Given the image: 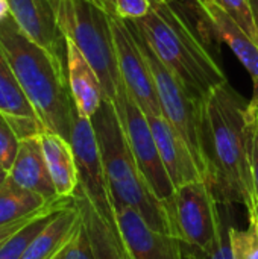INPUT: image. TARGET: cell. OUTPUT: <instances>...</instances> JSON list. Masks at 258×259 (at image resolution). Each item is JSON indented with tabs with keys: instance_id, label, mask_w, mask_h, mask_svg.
Wrapping results in <instances>:
<instances>
[{
	"instance_id": "obj_27",
	"label": "cell",
	"mask_w": 258,
	"mask_h": 259,
	"mask_svg": "<svg viewBox=\"0 0 258 259\" xmlns=\"http://www.w3.org/2000/svg\"><path fill=\"white\" fill-rule=\"evenodd\" d=\"M248 138H249V168L258 202V111L248 108Z\"/></svg>"
},
{
	"instance_id": "obj_31",
	"label": "cell",
	"mask_w": 258,
	"mask_h": 259,
	"mask_svg": "<svg viewBox=\"0 0 258 259\" xmlns=\"http://www.w3.org/2000/svg\"><path fill=\"white\" fill-rule=\"evenodd\" d=\"M108 12H111V14H114V3H113V0H97Z\"/></svg>"
},
{
	"instance_id": "obj_1",
	"label": "cell",
	"mask_w": 258,
	"mask_h": 259,
	"mask_svg": "<svg viewBox=\"0 0 258 259\" xmlns=\"http://www.w3.org/2000/svg\"><path fill=\"white\" fill-rule=\"evenodd\" d=\"M248 108L228 82L204 100L208 184L220 203L237 202L251 214L258 211V202L249 168Z\"/></svg>"
},
{
	"instance_id": "obj_12",
	"label": "cell",
	"mask_w": 258,
	"mask_h": 259,
	"mask_svg": "<svg viewBox=\"0 0 258 259\" xmlns=\"http://www.w3.org/2000/svg\"><path fill=\"white\" fill-rule=\"evenodd\" d=\"M23 33L43 49L65 58V38L58 23L56 0H8Z\"/></svg>"
},
{
	"instance_id": "obj_20",
	"label": "cell",
	"mask_w": 258,
	"mask_h": 259,
	"mask_svg": "<svg viewBox=\"0 0 258 259\" xmlns=\"http://www.w3.org/2000/svg\"><path fill=\"white\" fill-rule=\"evenodd\" d=\"M75 202L82 214V220L91 243L94 258L129 259L120 231L109 226L81 191H76Z\"/></svg>"
},
{
	"instance_id": "obj_10",
	"label": "cell",
	"mask_w": 258,
	"mask_h": 259,
	"mask_svg": "<svg viewBox=\"0 0 258 259\" xmlns=\"http://www.w3.org/2000/svg\"><path fill=\"white\" fill-rule=\"evenodd\" d=\"M109 15L119 71L126 91L146 115H161L149 62L137 42L129 23L119 18L116 14L109 12Z\"/></svg>"
},
{
	"instance_id": "obj_2",
	"label": "cell",
	"mask_w": 258,
	"mask_h": 259,
	"mask_svg": "<svg viewBox=\"0 0 258 259\" xmlns=\"http://www.w3.org/2000/svg\"><path fill=\"white\" fill-rule=\"evenodd\" d=\"M0 47L44 129L70 141L76 108L65 58L30 41L11 14L0 20Z\"/></svg>"
},
{
	"instance_id": "obj_35",
	"label": "cell",
	"mask_w": 258,
	"mask_h": 259,
	"mask_svg": "<svg viewBox=\"0 0 258 259\" xmlns=\"http://www.w3.org/2000/svg\"><path fill=\"white\" fill-rule=\"evenodd\" d=\"M2 173H8V171H6V170H5V168H3V167L0 165V175H2Z\"/></svg>"
},
{
	"instance_id": "obj_15",
	"label": "cell",
	"mask_w": 258,
	"mask_h": 259,
	"mask_svg": "<svg viewBox=\"0 0 258 259\" xmlns=\"http://www.w3.org/2000/svg\"><path fill=\"white\" fill-rule=\"evenodd\" d=\"M202 14L210 21L211 27L216 30L219 38L227 42L231 50L236 53L239 61L243 64V67L248 70L252 83V99L249 102L251 108L258 106V42H255L246 30L214 0L207 2V5L202 8Z\"/></svg>"
},
{
	"instance_id": "obj_4",
	"label": "cell",
	"mask_w": 258,
	"mask_h": 259,
	"mask_svg": "<svg viewBox=\"0 0 258 259\" xmlns=\"http://www.w3.org/2000/svg\"><path fill=\"white\" fill-rule=\"evenodd\" d=\"M91 123L114 205H126L137 211L154 231L178 237L169 208L152 191L135 161L114 102L103 99Z\"/></svg>"
},
{
	"instance_id": "obj_30",
	"label": "cell",
	"mask_w": 258,
	"mask_h": 259,
	"mask_svg": "<svg viewBox=\"0 0 258 259\" xmlns=\"http://www.w3.org/2000/svg\"><path fill=\"white\" fill-rule=\"evenodd\" d=\"M9 14H11V11H9L8 0H0V20L6 18Z\"/></svg>"
},
{
	"instance_id": "obj_18",
	"label": "cell",
	"mask_w": 258,
	"mask_h": 259,
	"mask_svg": "<svg viewBox=\"0 0 258 259\" xmlns=\"http://www.w3.org/2000/svg\"><path fill=\"white\" fill-rule=\"evenodd\" d=\"M40 138L56 194L61 197H75L79 181L70 141L49 131H44Z\"/></svg>"
},
{
	"instance_id": "obj_9",
	"label": "cell",
	"mask_w": 258,
	"mask_h": 259,
	"mask_svg": "<svg viewBox=\"0 0 258 259\" xmlns=\"http://www.w3.org/2000/svg\"><path fill=\"white\" fill-rule=\"evenodd\" d=\"M70 144L78 170V191L90 200L109 226L119 231L116 208L106 182L102 155L91 118L81 115L78 111H75L73 117Z\"/></svg>"
},
{
	"instance_id": "obj_3",
	"label": "cell",
	"mask_w": 258,
	"mask_h": 259,
	"mask_svg": "<svg viewBox=\"0 0 258 259\" xmlns=\"http://www.w3.org/2000/svg\"><path fill=\"white\" fill-rule=\"evenodd\" d=\"M151 12L131 24L179 83L204 102L216 87L228 82L222 68L172 2L151 0Z\"/></svg>"
},
{
	"instance_id": "obj_25",
	"label": "cell",
	"mask_w": 258,
	"mask_h": 259,
	"mask_svg": "<svg viewBox=\"0 0 258 259\" xmlns=\"http://www.w3.org/2000/svg\"><path fill=\"white\" fill-rule=\"evenodd\" d=\"M20 146V138L17 137L12 124L3 112H0V165L9 171Z\"/></svg>"
},
{
	"instance_id": "obj_14",
	"label": "cell",
	"mask_w": 258,
	"mask_h": 259,
	"mask_svg": "<svg viewBox=\"0 0 258 259\" xmlns=\"http://www.w3.org/2000/svg\"><path fill=\"white\" fill-rule=\"evenodd\" d=\"M0 112L6 115L20 140L38 137L46 129L21 90L14 70L0 47Z\"/></svg>"
},
{
	"instance_id": "obj_34",
	"label": "cell",
	"mask_w": 258,
	"mask_h": 259,
	"mask_svg": "<svg viewBox=\"0 0 258 259\" xmlns=\"http://www.w3.org/2000/svg\"><path fill=\"white\" fill-rule=\"evenodd\" d=\"M6 179H8V173H2V175H0V188L5 185Z\"/></svg>"
},
{
	"instance_id": "obj_16",
	"label": "cell",
	"mask_w": 258,
	"mask_h": 259,
	"mask_svg": "<svg viewBox=\"0 0 258 259\" xmlns=\"http://www.w3.org/2000/svg\"><path fill=\"white\" fill-rule=\"evenodd\" d=\"M40 137L20 140L15 161L8 171V179L20 188L40 194L46 200H53L61 196L56 194L52 182Z\"/></svg>"
},
{
	"instance_id": "obj_26",
	"label": "cell",
	"mask_w": 258,
	"mask_h": 259,
	"mask_svg": "<svg viewBox=\"0 0 258 259\" xmlns=\"http://www.w3.org/2000/svg\"><path fill=\"white\" fill-rule=\"evenodd\" d=\"M55 259H96L82 219H81L73 237L70 238V241L65 244V247L59 252V255Z\"/></svg>"
},
{
	"instance_id": "obj_24",
	"label": "cell",
	"mask_w": 258,
	"mask_h": 259,
	"mask_svg": "<svg viewBox=\"0 0 258 259\" xmlns=\"http://www.w3.org/2000/svg\"><path fill=\"white\" fill-rule=\"evenodd\" d=\"M214 2L220 5L246 30V33L255 42H258V26L249 0H214Z\"/></svg>"
},
{
	"instance_id": "obj_7",
	"label": "cell",
	"mask_w": 258,
	"mask_h": 259,
	"mask_svg": "<svg viewBox=\"0 0 258 259\" xmlns=\"http://www.w3.org/2000/svg\"><path fill=\"white\" fill-rule=\"evenodd\" d=\"M114 105L119 111L129 147L135 156V161H137L141 173L144 175L152 191L169 208V211L173 217L176 188L163 164L154 134H152L149 121L146 118V114L129 96L125 85H122V88L119 90ZM173 222H175V217H173Z\"/></svg>"
},
{
	"instance_id": "obj_21",
	"label": "cell",
	"mask_w": 258,
	"mask_h": 259,
	"mask_svg": "<svg viewBox=\"0 0 258 259\" xmlns=\"http://www.w3.org/2000/svg\"><path fill=\"white\" fill-rule=\"evenodd\" d=\"M73 203L75 197H56L50 200L38 214L32 217V220L27 225H24L20 231H17L0 246V259H21L29 244L50 223V220L64 208Z\"/></svg>"
},
{
	"instance_id": "obj_37",
	"label": "cell",
	"mask_w": 258,
	"mask_h": 259,
	"mask_svg": "<svg viewBox=\"0 0 258 259\" xmlns=\"http://www.w3.org/2000/svg\"><path fill=\"white\" fill-rule=\"evenodd\" d=\"M167 2H173V0H167Z\"/></svg>"
},
{
	"instance_id": "obj_17",
	"label": "cell",
	"mask_w": 258,
	"mask_h": 259,
	"mask_svg": "<svg viewBox=\"0 0 258 259\" xmlns=\"http://www.w3.org/2000/svg\"><path fill=\"white\" fill-rule=\"evenodd\" d=\"M65 64L75 108L81 115L91 118L105 99L103 87L93 65L68 38H65Z\"/></svg>"
},
{
	"instance_id": "obj_13",
	"label": "cell",
	"mask_w": 258,
	"mask_h": 259,
	"mask_svg": "<svg viewBox=\"0 0 258 259\" xmlns=\"http://www.w3.org/2000/svg\"><path fill=\"white\" fill-rule=\"evenodd\" d=\"M154 134L163 164L175 185V188L193 181H204L193 159L192 152L184 143L178 131L161 115H146Z\"/></svg>"
},
{
	"instance_id": "obj_28",
	"label": "cell",
	"mask_w": 258,
	"mask_h": 259,
	"mask_svg": "<svg viewBox=\"0 0 258 259\" xmlns=\"http://www.w3.org/2000/svg\"><path fill=\"white\" fill-rule=\"evenodd\" d=\"M114 14L125 21H137L151 12V0H113Z\"/></svg>"
},
{
	"instance_id": "obj_6",
	"label": "cell",
	"mask_w": 258,
	"mask_h": 259,
	"mask_svg": "<svg viewBox=\"0 0 258 259\" xmlns=\"http://www.w3.org/2000/svg\"><path fill=\"white\" fill-rule=\"evenodd\" d=\"M137 42L140 44L152 76L155 82V90L161 108V114L167 118V121L178 131L187 144L189 150L193 155V159L199 168V173L204 181L208 182V159L205 150V114H204V102L193 97L179 80L164 67L160 58L154 53L144 38L137 32V29L128 21Z\"/></svg>"
},
{
	"instance_id": "obj_33",
	"label": "cell",
	"mask_w": 258,
	"mask_h": 259,
	"mask_svg": "<svg viewBox=\"0 0 258 259\" xmlns=\"http://www.w3.org/2000/svg\"><path fill=\"white\" fill-rule=\"evenodd\" d=\"M192 2H193V3L201 9V12H202V8H204V6L207 5V2H210V0H192Z\"/></svg>"
},
{
	"instance_id": "obj_8",
	"label": "cell",
	"mask_w": 258,
	"mask_h": 259,
	"mask_svg": "<svg viewBox=\"0 0 258 259\" xmlns=\"http://www.w3.org/2000/svg\"><path fill=\"white\" fill-rule=\"evenodd\" d=\"M219 203L207 181H193L176 188L173 217L178 238L199 249L211 246L227 220Z\"/></svg>"
},
{
	"instance_id": "obj_19",
	"label": "cell",
	"mask_w": 258,
	"mask_h": 259,
	"mask_svg": "<svg viewBox=\"0 0 258 259\" xmlns=\"http://www.w3.org/2000/svg\"><path fill=\"white\" fill-rule=\"evenodd\" d=\"M82 215L76 202L58 212L33 238L21 259H55L73 237Z\"/></svg>"
},
{
	"instance_id": "obj_36",
	"label": "cell",
	"mask_w": 258,
	"mask_h": 259,
	"mask_svg": "<svg viewBox=\"0 0 258 259\" xmlns=\"http://www.w3.org/2000/svg\"><path fill=\"white\" fill-rule=\"evenodd\" d=\"M252 109H257V111H258V106H257V108H252Z\"/></svg>"
},
{
	"instance_id": "obj_29",
	"label": "cell",
	"mask_w": 258,
	"mask_h": 259,
	"mask_svg": "<svg viewBox=\"0 0 258 259\" xmlns=\"http://www.w3.org/2000/svg\"><path fill=\"white\" fill-rule=\"evenodd\" d=\"M249 226L242 231V259H258V211L248 214Z\"/></svg>"
},
{
	"instance_id": "obj_11",
	"label": "cell",
	"mask_w": 258,
	"mask_h": 259,
	"mask_svg": "<svg viewBox=\"0 0 258 259\" xmlns=\"http://www.w3.org/2000/svg\"><path fill=\"white\" fill-rule=\"evenodd\" d=\"M114 208L129 259H184L178 237L154 231L137 211L126 205H114Z\"/></svg>"
},
{
	"instance_id": "obj_32",
	"label": "cell",
	"mask_w": 258,
	"mask_h": 259,
	"mask_svg": "<svg viewBox=\"0 0 258 259\" xmlns=\"http://www.w3.org/2000/svg\"><path fill=\"white\" fill-rule=\"evenodd\" d=\"M251 3V8H252V12H254V18H255V23L258 26V0H249Z\"/></svg>"
},
{
	"instance_id": "obj_5",
	"label": "cell",
	"mask_w": 258,
	"mask_h": 259,
	"mask_svg": "<svg viewBox=\"0 0 258 259\" xmlns=\"http://www.w3.org/2000/svg\"><path fill=\"white\" fill-rule=\"evenodd\" d=\"M58 23L64 38L71 39L96 70L105 99L114 102L123 85L111 15L97 0H56Z\"/></svg>"
},
{
	"instance_id": "obj_22",
	"label": "cell",
	"mask_w": 258,
	"mask_h": 259,
	"mask_svg": "<svg viewBox=\"0 0 258 259\" xmlns=\"http://www.w3.org/2000/svg\"><path fill=\"white\" fill-rule=\"evenodd\" d=\"M47 202L36 193L20 188L6 179L0 188V226L18 222L32 212L41 209Z\"/></svg>"
},
{
	"instance_id": "obj_23",
	"label": "cell",
	"mask_w": 258,
	"mask_h": 259,
	"mask_svg": "<svg viewBox=\"0 0 258 259\" xmlns=\"http://www.w3.org/2000/svg\"><path fill=\"white\" fill-rule=\"evenodd\" d=\"M181 247L184 259H242V231L231 225L227 212L224 229L211 246L199 249L181 241Z\"/></svg>"
}]
</instances>
